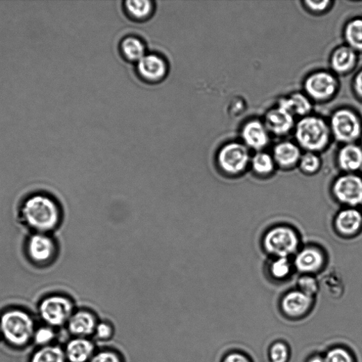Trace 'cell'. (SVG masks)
Instances as JSON below:
<instances>
[{
  "instance_id": "cell-31",
  "label": "cell",
  "mask_w": 362,
  "mask_h": 362,
  "mask_svg": "<svg viewBox=\"0 0 362 362\" xmlns=\"http://www.w3.org/2000/svg\"><path fill=\"white\" fill-rule=\"evenodd\" d=\"M325 362H353V359L347 350L342 348H336L327 354Z\"/></svg>"
},
{
  "instance_id": "cell-22",
  "label": "cell",
  "mask_w": 362,
  "mask_h": 362,
  "mask_svg": "<svg viewBox=\"0 0 362 362\" xmlns=\"http://www.w3.org/2000/svg\"><path fill=\"white\" fill-rule=\"evenodd\" d=\"M312 297L300 290L292 291L283 298L282 306L291 316H299L306 313L312 304Z\"/></svg>"
},
{
  "instance_id": "cell-38",
  "label": "cell",
  "mask_w": 362,
  "mask_h": 362,
  "mask_svg": "<svg viewBox=\"0 0 362 362\" xmlns=\"http://www.w3.org/2000/svg\"><path fill=\"white\" fill-rule=\"evenodd\" d=\"M223 362H249V361L245 356L241 354L233 353L226 356Z\"/></svg>"
},
{
  "instance_id": "cell-36",
  "label": "cell",
  "mask_w": 362,
  "mask_h": 362,
  "mask_svg": "<svg viewBox=\"0 0 362 362\" xmlns=\"http://www.w3.org/2000/svg\"><path fill=\"white\" fill-rule=\"evenodd\" d=\"M332 2L331 1H305V7L310 12L320 14L327 11Z\"/></svg>"
},
{
  "instance_id": "cell-39",
  "label": "cell",
  "mask_w": 362,
  "mask_h": 362,
  "mask_svg": "<svg viewBox=\"0 0 362 362\" xmlns=\"http://www.w3.org/2000/svg\"><path fill=\"white\" fill-rule=\"evenodd\" d=\"M308 362H325V358L320 356H315L312 357Z\"/></svg>"
},
{
  "instance_id": "cell-4",
  "label": "cell",
  "mask_w": 362,
  "mask_h": 362,
  "mask_svg": "<svg viewBox=\"0 0 362 362\" xmlns=\"http://www.w3.org/2000/svg\"><path fill=\"white\" fill-rule=\"evenodd\" d=\"M299 245L296 232L287 226H278L269 230L263 238V247L276 258H288L294 254Z\"/></svg>"
},
{
  "instance_id": "cell-9",
  "label": "cell",
  "mask_w": 362,
  "mask_h": 362,
  "mask_svg": "<svg viewBox=\"0 0 362 362\" xmlns=\"http://www.w3.org/2000/svg\"><path fill=\"white\" fill-rule=\"evenodd\" d=\"M335 198L348 207L362 205V177L356 173H346L336 179L333 186Z\"/></svg>"
},
{
  "instance_id": "cell-3",
  "label": "cell",
  "mask_w": 362,
  "mask_h": 362,
  "mask_svg": "<svg viewBox=\"0 0 362 362\" xmlns=\"http://www.w3.org/2000/svg\"><path fill=\"white\" fill-rule=\"evenodd\" d=\"M0 330L10 343L22 346L33 336L34 324L29 314L22 310H14L3 315L0 320Z\"/></svg>"
},
{
  "instance_id": "cell-24",
  "label": "cell",
  "mask_w": 362,
  "mask_h": 362,
  "mask_svg": "<svg viewBox=\"0 0 362 362\" xmlns=\"http://www.w3.org/2000/svg\"><path fill=\"white\" fill-rule=\"evenodd\" d=\"M124 7L127 16L138 22L150 18L155 10V3L150 0H129Z\"/></svg>"
},
{
  "instance_id": "cell-40",
  "label": "cell",
  "mask_w": 362,
  "mask_h": 362,
  "mask_svg": "<svg viewBox=\"0 0 362 362\" xmlns=\"http://www.w3.org/2000/svg\"><path fill=\"white\" fill-rule=\"evenodd\" d=\"M361 211L362 212V205H361Z\"/></svg>"
},
{
  "instance_id": "cell-16",
  "label": "cell",
  "mask_w": 362,
  "mask_h": 362,
  "mask_svg": "<svg viewBox=\"0 0 362 362\" xmlns=\"http://www.w3.org/2000/svg\"><path fill=\"white\" fill-rule=\"evenodd\" d=\"M98 323L93 312L81 310L72 314L68 322V328L77 338H86L95 334Z\"/></svg>"
},
{
  "instance_id": "cell-25",
  "label": "cell",
  "mask_w": 362,
  "mask_h": 362,
  "mask_svg": "<svg viewBox=\"0 0 362 362\" xmlns=\"http://www.w3.org/2000/svg\"><path fill=\"white\" fill-rule=\"evenodd\" d=\"M347 47L354 52H362V19H354L349 22L344 31Z\"/></svg>"
},
{
  "instance_id": "cell-33",
  "label": "cell",
  "mask_w": 362,
  "mask_h": 362,
  "mask_svg": "<svg viewBox=\"0 0 362 362\" xmlns=\"http://www.w3.org/2000/svg\"><path fill=\"white\" fill-rule=\"evenodd\" d=\"M270 356L273 362H287L288 359V350L283 343H276L272 347Z\"/></svg>"
},
{
  "instance_id": "cell-23",
  "label": "cell",
  "mask_w": 362,
  "mask_h": 362,
  "mask_svg": "<svg viewBox=\"0 0 362 362\" xmlns=\"http://www.w3.org/2000/svg\"><path fill=\"white\" fill-rule=\"evenodd\" d=\"M120 51L123 58L129 62L139 63L146 55L145 42L134 36H129L122 40Z\"/></svg>"
},
{
  "instance_id": "cell-34",
  "label": "cell",
  "mask_w": 362,
  "mask_h": 362,
  "mask_svg": "<svg viewBox=\"0 0 362 362\" xmlns=\"http://www.w3.org/2000/svg\"><path fill=\"white\" fill-rule=\"evenodd\" d=\"M55 334L52 329L43 327L34 333L35 341L40 345L49 344L54 338Z\"/></svg>"
},
{
  "instance_id": "cell-1",
  "label": "cell",
  "mask_w": 362,
  "mask_h": 362,
  "mask_svg": "<svg viewBox=\"0 0 362 362\" xmlns=\"http://www.w3.org/2000/svg\"><path fill=\"white\" fill-rule=\"evenodd\" d=\"M23 217L31 228L38 233H45L54 230L61 219V209L51 198L36 195L24 203Z\"/></svg>"
},
{
  "instance_id": "cell-11",
  "label": "cell",
  "mask_w": 362,
  "mask_h": 362,
  "mask_svg": "<svg viewBox=\"0 0 362 362\" xmlns=\"http://www.w3.org/2000/svg\"><path fill=\"white\" fill-rule=\"evenodd\" d=\"M269 133L264 123L257 119L247 121L241 130L244 144L258 152L262 151L269 144Z\"/></svg>"
},
{
  "instance_id": "cell-19",
  "label": "cell",
  "mask_w": 362,
  "mask_h": 362,
  "mask_svg": "<svg viewBox=\"0 0 362 362\" xmlns=\"http://www.w3.org/2000/svg\"><path fill=\"white\" fill-rule=\"evenodd\" d=\"M299 145L290 141L278 143L274 149L276 164L283 168H291L299 164L301 157Z\"/></svg>"
},
{
  "instance_id": "cell-18",
  "label": "cell",
  "mask_w": 362,
  "mask_h": 362,
  "mask_svg": "<svg viewBox=\"0 0 362 362\" xmlns=\"http://www.w3.org/2000/svg\"><path fill=\"white\" fill-rule=\"evenodd\" d=\"M95 346L84 338H77L69 342L65 355L70 362H89L95 354Z\"/></svg>"
},
{
  "instance_id": "cell-2",
  "label": "cell",
  "mask_w": 362,
  "mask_h": 362,
  "mask_svg": "<svg viewBox=\"0 0 362 362\" xmlns=\"http://www.w3.org/2000/svg\"><path fill=\"white\" fill-rule=\"evenodd\" d=\"M332 134L329 124L322 118L307 116L295 125V138L299 147L317 153L329 145Z\"/></svg>"
},
{
  "instance_id": "cell-35",
  "label": "cell",
  "mask_w": 362,
  "mask_h": 362,
  "mask_svg": "<svg viewBox=\"0 0 362 362\" xmlns=\"http://www.w3.org/2000/svg\"><path fill=\"white\" fill-rule=\"evenodd\" d=\"M95 333L100 340L107 341L113 336L114 330L109 323L100 322L98 323Z\"/></svg>"
},
{
  "instance_id": "cell-29",
  "label": "cell",
  "mask_w": 362,
  "mask_h": 362,
  "mask_svg": "<svg viewBox=\"0 0 362 362\" xmlns=\"http://www.w3.org/2000/svg\"><path fill=\"white\" fill-rule=\"evenodd\" d=\"M301 170L307 174H313L318 171L322 162L316 153L306 152L302 155L299 162Z\"/></svg>"
},
{
  "instance_id": "cell-17",
  "label": "cell",
  "mask_w": 362,
  "mask_h": 362,
  "mask_svg": "<svg viewBox=\"0 0 362 362\" xmlns=\"http://www.w3.org/2000/svg\"><path fill=\"white\" fill-rule=\"evenodd\" d=\"M340 168L346 173H356L362 170V148L354 144L345 145L337 157Z\"/></svg>"
},
{
  "instance_id": "cell-8",
  "label": "cell",
  "mask_w": 362,
  "mask_h": 362,
  "mask_svg": "<svg viewBox=\"0 0 362 362\" xmlns=\"http://www.w3.org/2000/svg\"><path fill=\"white\" fill-rule=\"evenodd\" d=\"M73 310L72 301L63 296L49 297L45 299L40 305L42 319L54 326H60L68 322Z\"/></svg>"
},
{
  "instance_id": "cell-15",
  "label": "cell",
  "mask_w": 362,
  "mask_h": 362,
  "mask_svg": "<svg viewBox=\"0 0 362 362\" xmlns=\"http://www.w3.org/2000/svg\"><path fill=\"white\" fill-rule=\"evenodd\" d=\"M325 263L323 252L317 248L306 247L299 251L294 259L297 269L304 275H310L320 270Z\"/></svg>"
},
{
  "instance_id": "cell-27",
  "label": "cell",
  "mask_w": 362,
  "mask_h": 362,
  "mask_svg": "<svg viewBox=\"0 0 362 362\" xmlns=\"http://www.w3.org/2000/svg\"><path fill=\"white\" fill-rule=\"evenodd\" d=\"M66 355L62 349L56 346L44 347L37 351L31 362H65Z\"/></svg>"
},
{
  "instance_id": "cell-6",
  "label": "cell",
  "mask_w": 362,
  "mask_h": 362,
  "mask_svg": "<svg viewBox=\"0 0 362 362\" xmlns=\"http://www.w3.org/2000/svg\"><path fill=\"white\" fill-rule=\"evenodd\" d=\"M329 126L334 139L345 145L354 143L359 139L362 130L358 116L348 109L335 111Z\"/></svg>"
},
{
  "instance_id": "cell-5",
  "label": "cell",
  "mask_w": 362,
  "mask_h": 362,
  "mask_svg": "<svg viewBox=\"0 0 362 362\" xmlns=\"http://www.w3.org/2000/svg\"><path fill=\"white\" fill-rule=\"evenodd\" d=\"M249 148L244 144L232 142L220 148L216 157L218 168L228 175H237L251 163Z\"/></svg>"
},
{
  "instance_id": "cell-28",
  "label": "cell",
  "mask_w": 362,
  "mask_h": 362,
  "mask_svg": "<svg viewBox=\"0 0 362 362\" xmlns=\"http://www.w3.org/2000/svg\"><path fill=\"white\" fill-rule=\"evenodd\" d=\"M291 268L288 258H277L270 265V274L276 279L283 280L290 276Z\"/></svg>"
},
{
  "instance_id": "cell-13",
  "label": "cell",
  "mask_w": 362,
  "mask_h": 362,
  "mask_svg": "<svg viewBox=\"0 0 362 362\" xmlns=\"http://www.w3.org/2000/svg\"><path fill=\"white\" fill-rule=\"evenodd\" d=\"M27 251L31 260L37 263H45L54 256L56 246L50 237L37 233L29 239Z\"/></svg>"
},
{
  "instance_id": "cell-7",
  "label": "cell",
  "mask_w": 362,
  "mask_h": 362,
  "mask_svg": "<svg viewBox=\"0 0 362 362\" xmlns=\"http://www.w3.org/2000/svg\"><path fill=\"white\" fill-rule=\"evenodd\" d=\"M304 87L306 95L310 100L323 102L336 95L338 88V81L332 73L318 71L306 77Z\"/></svg>"
},
{
  "instance_id": "cell-20",
  "label": "cell",
  "mask_w": 362,
  "mask_h": 362,
  "mask_svg": "<svg viewBox=\"0 0 362 362\" xmlns=\"http://www.w3.org/2000/svg\"><path fill=\"white\" fill-rule=\"evenodd\" d=\"M356 52L347 47L342 45L332 54L330 64L332 70L339 74L350 72L356 65Z\"/></svg>"
},
{
  "instance_id": "cell-10",
  "label": "cell",
  "mask_w": 362,
  "mask_h": 362,
  "mask_svg": "<svg viewBox=\"0 0 362 362\" xmlns=\"http://www.w3.org/2000/svg\"><path fill=\"white\" fill-rule=\"evenodd\" d=\"M137 70L139 76L145 81L158 83L164 79L168 74V63L162 56L157 54H146L139 63Z\"/></svg>"
},
{
  "instance_id": "cell-14",
  "label": "cell",
  "mask_w": 362,
  "mask_h": 362,
  "mask_svg": "<svg viewBox=\"0 0 362 362\" xmlns=\"http://www.w3.org/2000/svg\"><path fill=\"white\" fill-rule=\"evenodd\" d=\"M337 232L351 237L362 231V212L356 207H347L338 212L335 219Z\"/></svg>"
},
{
  "instance_id": "cell-12",
  "label": "cell",
  "mask_w": 362,
  "mask_h": 362,
  "mask_svg": "<svg viewBox=\"0 0 362 362\" xmlns=\"http://www.w3.org/2000/svg\"><path fill=\"white\" fill-rule=\"evenodd\" d=\"M269 133L285 136L294 127V116L285 109L277 107L269 110L263 121Z\"/></svg>"
},
{
  "instance_id": "cell-26",
  "label": "cell",
  "mask_w": 362,
  "mask_h": 362,
  "mask_svg": "<svg viewBox=\"0 0 362 362\" xmlns=\"http://www.w3.org/2000/svg\"><path fill=\"white\" fill-rule=\"evenodd\" d=\"M253 171L260 175H267L274 172L276 162L273 156L265 152H258L251 159Z\"/></svg>"
},
{
  "instance_id": "cell-21",
  "label": "cell",
  "mask_w": 362,
  "mask_h": 362,
  "mask_svg": "<svg viewBox=\"0 0 362 362\" xmlns=\"http://www.w3.org/2000/svg\"><path fill=\"white\" fill-rule=\"evenodd\" d=\"M278 107L285 109L294 116L306 117L312 110L310 100L306 95L296 93L290 96L281 98Z\"/></svg>"
},
{
  "instance_id": "cell-30",
  "label": "cell",
  "mask_w": 362,
  "mask_h": 362,
  "mask_svg": "<svg viewBox=\"0 0 362 362\" xmlns=\"http://www.w3.org/2000/svg\"><path fill=\"white\" fill-rule=\"evenodd\" d=\"M299 290L304 294L313 297L319 290V285L314 277L310 275H304L298 281Z\"/></svg>"
},
{
  "instance_id": "cell-37",
  "label": "cell",
  "mask_w": 362,
  "mask_h": 362,
  "mask_svg": "<svg viewBox=\"0 0 362 362\" xmlns=\"http://www.w3.org/2000/svg\"><path fill=\"white\" fill-rule=\"evenodd\" d=\"M354 88L356 95L362 99V71L359 72L354 78Z\"/></svg>"
},
{
  "instance_id": "cell-32",
  "label": "cell",
  "mask_w": 362,
  "mask_h": 362,
  "mask_svg": "<svg viewBox=\"0 0 362 362\" xmlns=\"http://www.w3.org/2000/svg\"><path fill=\"white\" fill-rule=\"evenodd\" d=\"M89 362H123L120 354L113 350H102L95 353Z\"/></svg>"
}]
</instances>
